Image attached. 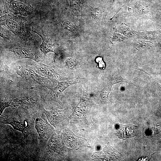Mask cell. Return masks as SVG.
Wrapping results in <instances>:
<instances>
[{
    "instance_id": "1",
    "label": "cell",
    "mask_w": 161,
    "mask_h": 161,
    "mask_svg": "<svg viewBox=\"0 0 161 161\" xmlns=\"http://www.w3.org/2000/svg\"><path fill=\"white\" fill-rule=\"evenodd\" d=\"M83 92L80 101L70 116L73 120L85 124L93 123L91 110L93 103L89 97L87 91L83 86Z\"/></svg>"
},
{
    "instance_id": "2",
    "label": "cell",
    "mask_w": 161,
    "mask_h": 161,
    "mask_svg": "<svg viewBox=\"0 0 161 161\" xmlns=\"http://www.w3.org/2000/svg\"><path fill=\"white\" fill-rule=\"evenodd\" d=\"M38 113L34 116L35 127L38 133L39 145L46 148L47 144L53 133L52 129L44 117V112Z\"/></svg>"
},
{
    "instance_id": "3",
    "label": "cell",
    "mask_w": 161,
    "mask_h": 161,
    "mask_svg": "<svg viewBox=\"0 0 161 161\" xmlns=\"http://www.w3.org/2000/svg\"><path fill=\"white\" fill-rule=\"evenodd\" d=\"M41 109L49 123L56 129L61 130L65 127L68 121L66 109L62 110L55 109L47 111L43 106H41Z\"/></svg>"
},
{
    "instance_id": "4",
    "label": "cell",
    "mask_w": 161,
    "mask_h": 161,
    "mask_svg": "<svg viewBox=\"0 0 161 161\" xmlns=\"http://www.w3.org/2000/svg\"><path fill=\"white\" fill-rule=\"evenodd\" d=\"M17 73L27 80L42 86H48L47 78L43 77L36 72L32 67L25 65L19 66L17 69Z\"/></svg>"
},
{
    "instance_id": "5",
    "label": "cell",
    "mask_w": 161,
    "mask_h": 161,
    "mask_svg": "<svg viewBox=\"0 0 161 161\" xmlns=\"http://www.w3.org/2000/svg\"><path fill=\"white\" fill-rule=\"evenodd\" d=\"M1 123L9 124L15 129L21 132L24 138H27L29 134L30 127L27 121L10 115H1Z\"/></svg>"
},
{
    "instance_id": "6",
    "label": "cell",
    "mask_w": 161,
    "mask_h": 161,
    "mask_svg": "<svg viewBox=\"0 0 161 161\" xmlns=\"http://www.w3.org/2000/svg\"><path fill=\"white\" fill-rule=\"evenodd\" d=\"M87 80L85 78L78 77L74 79L67 81H59L57 85L53 88H48L49 89V96L51 100L59 102V96L67 87L74 84L85 83Z\"/></svg>"
},
{
    "instance_id": "7",
    "label": "cell",
    "mask_w": 161,
    "mask_h": 161,
    "mask_svg": "<svg viewBox=\"0 0 161 161\" xmlns=\"http://www.w3.org/2000/svg\"><path fill=\"white\" fill-rule=\"evenodd\" d=\"M62 138L65 145L68 147L75 149L84 147H90L86 139L77 136L68 129L64 130Z\"/></svg>"
},
{
    "instance_id": "8",
    "label": "cell",
    "mask_w": 161,
    "mask_h": 161,
    "mask_svg": "<svg viewBox=\"0 0 161 161\" xmlns=\"http://www.w3.org/2000/svg\"><path fill=\"white\" fill-rule=\"evenodd\" d=\"M32 67L39 75L48 78L52 82H58L64 80L53 66H49L39 63L35 64Z\"/></svg>"
},
{
    "instance_id": "9",
    "label": "cell",
    "mask_w": 161,
    "mask_h": 161,
    "mask_svg": "<svg viewBox=\"0 0 161 161\" xmlns=\"http://www.w3.org/2000/svg\"><path fill=\"white\" fill-rule=\"evenodd\" d=\"M10 49V51L13 52L19 58L30 59L37 62L40 60L39 57L34 50L27 45H17Z\"/></svg>"
},
{
    "instance_id": "10",
    "label": "cell",
    "mask_w": 161,
    "mask_h": 161,
    "mask_svg": "<svg viewBox=\"0 0 161 161\" xmlns=\"http://www.w3.org/2000/svg\"><path fill=\"white\" fill-rule=\"evenodd\" d=\"M61 143L58 136L55 134H52L46 147L47 154L50 156L61 154L64 148Z\"/></svg>"
},
{
    "instance_id": "11",
    "label": "cell",
    "mask_w": 161,
    "mask_h": 161,
    "mask_svg": "<svg viewBox=\"0 0 161 161\" xmlns=\"http://www.w3.org/2000/svg\"><path fill=\"white\" fill-rule=\"evenodd\" d=\"M138 127L132 124H119L116 129L117 135L120 138L126 139L135 136Z\"/></svg>"
},
{
    "instance_id": "12",
    "label": "cell",
    "mask_w": 161,
    "mask_h": 161,
    "mask_svg": "<svg viewBox=\"0 0 161 161\" xmlns=\"http://www.w3.org/2000/svg\"><path fill=\"white\" fill-rule=\"evenodd\" d=\"M122 81H123V79L120 76L113 75L111 76L106 86L100 91V96L102 102L105 103L107 100L112 85Z\"/></svg>"
},
{
    "instance_id": "13",
    "label": "cell",
    "mask_w": 161,
    "mask_h": 161,
    "mask_svg": "<svg viewBox=\"0 0 161 161\" xmlns=\"http://www.w3.org/2000/svg\"><path fill=\"white\" fill-rule=\"evenodd\" d=\"M32 31L38 34L42 39V42L40 47L41 51L46 55L48 53L50 52H54L55 54V60L56 58V51L52 43L49 40L44 37L41 34L35 31L32 30Z\"/></svg>"
},
{
    "instance_id": "14",
    "label": "cell",
    "mask_w": 161,
    "mask_h": 161,
    "mask_svg": "<svg viewBox=\"0 0 161 161\" xmlns=\"http://www.w3.org/2000/svg\"><path fill=\"white\" fill-rule=\"evenodd\" d=\"M8 4L13 10L17 13L24 15L29 9L28 6L23 3L13 0H7Z\"/></svg>"
},
{
    "instance_id": "15",
    "label": "cell",
    "mask_w": 161,
    "mask_h": 161,
    "mask_svg": "<svg viewBox=\"0 0 161 161\" xmlns=\"http://www.w3.org/2000/svg\"><path fill=\"white\" fill-rule=\"evenodd\" d=\"M70 3L71 12L73 15L78 16L80 15V0H69Z\"/></svg>"
},
{
    "instance_id": "16",
    "label": "cell",
    "mask_w": 161,
    "mask_h": 161,
    "mask_svg": "<svg viewBox=\"0 0 161 161\" xmlns=\"http://www.w3.org/2000/svg\"><path fill=\"white\" fill-rule=\"evenodd\" d=\"M89 10L92 17L95 21L99 20L103 15V10L100 8L93 7L90 6Z\"/></svg>"
},
{
    "instance_id": "17",
    "label": "cell",
    "mask_w": 161,
    "mask_h": 161,
    "mask_svg": "<svg viewBox=\"0 0 161 161\" xmlns=\"http://www.w3.org/2000/svg\"><path fill=\"white\" fill-rule=\"evenodd\" d=\"M149 11L148 7L140 4L137 5L134 11L135 15L140 16H147Z\"/></svg>"
},
{
    "instance_id": "18",
    "label": "cell",
    "mask_w": 161,
    "mask_h": 161,
    "mask_svg": "<svg viewBox=\"0 0 161 161\" xmlns=\"http://www.w3.org/2000/svg\"><path fill=\"white\" fill-rule=\"evenodd\" d=\"M150 43L147 41H140L133 43V46L138 49H148L150 46Z\"/></svg>"
},
{
    "instance_id": "19",
    "label": "cell",
    "mask_w": 161,
    "mask_h": 161,
    "mask_svg": "<svg viewBox=\"0 0 161 161\" xmlns=\"http://www.w3.org/2000/svg\"><path fill=\"white\" fill-rule=\"evenodd\" d=\"M5 23L7 27L13 32H16L18 30V25L13 21L11 20H7L6 21Z\"/></svg>"
},
{
    "instance_id": "20",
    "label": "cell",
    "mask_w": 161,
    "mask_h": 161,
    "mask_svg": "<svg viewBox=\"0 0 161 161\" xmlns=\"http://www.w3.org/2000/svg\"><path fill=\"white\" fill-rule=\"evenodd\" d=\"M64 28L67 30L71 32H75L76 28L73 24L70 21L68 20L64 22L62 24Z\"/></svg>"
},
{
    "instance_id": "21",
    "label": "cell",
    "mask_w": 161,
    "mask_h": 161,
    "mask_svg": "<svg viewBox=\"0 0 161 161\" xmlns=\"http://www.w3.org/2000/svg\"><path fill=\"white\" fill-rule=\"evenodd\" d=\"M65 63L66 66L69 68H73L76 65V61L72 58H69L65 61Z\"/></svg>"
},
{
    "instance_id": "22",
    "label": "cell",
    "mask_w": 161,
    "mask_h": 161,
    "mask_svg": "<svg viewBox=\"0 0 161 161\" xmlns=\"http://www.w3.org/2000/svg\"><path fill=\"white\" fill-rule=\"evenodd\" d=\"M114 0H113V1H114Z\"/></svg>"
}]
</instances>
